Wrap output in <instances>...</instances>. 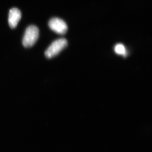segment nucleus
I'll return each instance as SVG.
<instances>
[{
	"instance_id": "obj_4",
	"label": "nucleus",
	"mask_w": 152,
	"mask_h": 152,
	"mask_svg": "<svg viewBox=\"0 0 152 152\" xmlns=\"http://www.w3.org/2000/svg\"><path fill=\"white\" fill-rule=\"evenodd\" d=\"M21 18V13L18 9L14 8L10 10L9 15V24L12 28H16Z\"/></svg>"
},
{
	"instance_id": "obj_5",
	"label": "nucleus",
	"mask_w": 152,
	"mask_h": 152,
	"mask_svg": "<svg viewBox=\"0 0 152 152\" xmlns=\"http://www.w3.org/2000/svg\"><path fill=\"white\" fill-rule=\"evenodd\" d=\"M115 51L117 54L121 55L124 57L127 56V52L124 46L121 44H117L115 47Z\"/></svg>"
},
{
	"instance_id": "obj_2",
	"label": "nucleus",
	"mask_w": 152,
	"mask_h": 152,
	"mask_svg": "<svg viewBox=\"0 0 152 152\" xmlns=\"http://www.w3.org/2000/svg\"><path fill=\"white\" fill-rule=\"evenodd\" d=\"M67 45V41L62 38L54 41L45 52L46 57L51 58L56 56Z\"/></svg>"
},
{
	"instance_id": "obj_3",
	"label": "nucleus",
	"mask_w": 152,
	"mask_h": 152,
	"mask_svg": "<svg viewBox=\"0 0 152 152\" xmlns=\"http://www.w3.org/2000/svg\"><path fill=\"white\" fill-rule=\"evenodd\" d=\"M50 28L60 34H64L67 31L68 27L65 22L58 18H53L49 22Z\"/></svg>"
},
{
	"instance_id": "obj_1",
	"label": "nucleus",
	"mask_w": 152,
	"mask_h": 152,
	"mask_svg": "<svg viewBox=\"0 0 152 152\" xmlns=\"http://www.w3.org/2000/svg\"><path fill=\"white\" fill-rule=\"evenodd\" d=\"M39 36V30L36 26L28 27L23 38V44L25 48H29L34 45Z\"/></svg>"
}]
</instances>
